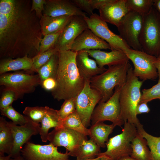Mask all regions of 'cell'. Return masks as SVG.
Returning a JSON list of instances; mask_svg holds the SVG:
<instances>
[{
    "mask_svg": "<svg viewBox=\"0 0 160 160\" xmlns=\"http://www.w3.org/2000/svg\"><path fill=\"white\" fill-rule=\"evenodd\" d=\"M31 1L0 0V56L33 58L42 39L40 20L31 11Z\"/></svg>",
    "mask_w": 160,
    "mask_h": 160,
    "instance_id": "6da1fadb",
    "label": "cell"
},
{
    "mask_svg": "<svg viewBox=\"0 0 160 160\" xmlns=\"http://www.w3.org/2000/svg\"><path fill=\"white\" fill-rule=\"evenodd\" d=\"M76 53L71 50L58 51L57 86L51 92L53 97L58 101L75 97L84 87V79L76 63Z\"/></svg>",
    "mask_w": 160,
    "mask_h": 160,
    "instance_id": "7a4b0ae2",
    "label": "cell"
},
{
    "mask_svg": "<svg viewBox=\"0 0 160 160\" xmlns=\"http://www.w3.org/2000/svg\"><path fill=\"white\" fill-rule=\"evenodd\" d=\"M138 79L134 74L131 66L127 72L126 82L121 88L119 97L121 119L124 123L127 121L136 127L141 124L136 110L140 101V88L144 81Z\"/></svg>",
    "mask_w": 160,
    "mask_h": 160,
    "instance_id": "3957f363",
    "label": "cell"
},
{
    "mask_svg": "<svg viewBox=\"0 0 160 160\" xmlns=\"http://www.w3.org/2000/svg\"><path fill=\"white\" fill-rule=\"evenodd\" d=\"M131 66L128 61L109 66L104 72L90 79L91 87L98 91L101 95L102 98L100 102L107 101L113 95L114 88L124 85Z\"/></svg>",
    "mask_w": 160,
    "mask_h": 160,
    "instance_id": "277c9868",
    "label": "cell"
},
{
    "mask_svg": "<svg viewBox=\"0 0 160 160\" xmlns=\"http://www.w3.org/2000/svg\"><path fill=\"white\" fill-rule=\"evenodd\" d=\"M139 41L143 52L156 57L160 55V15L153 7L143 16Z\"/></svg>",
    "mask_w": 160,
    "mask_h": 160,
    "instance_id": "5b68a950",
    "label": "cell"
},
{
    "mask_svg": "<svg viewBox=\"0 0 160 160\" xmlns=\"http://www.w3.org/2000/svg\"><path fill=\"white\" fill-rule=\"evenodd\" d=\"M137 129L133 124L125 122L122 132L111 138L106 143L107 150L97 156H105L112 160H117L130 156L132 152L131 142L135 137Z\"/></svg>",
    "mask_w": 160,
    "mask_h": 160,
    "instance_id": "8992f818",
    "label": "cell"
},
{
    "mask_svg": "<svg viewBox=\"0 0 160 160\" xmlns=\"http://www.w3.org/2000/svg\"><path fill=\"white\" fill-rule=\"evenodd\" d=\"M84 80L83 88L74 98L76 111L83 124L87 128L90 125L93 111L102 97L98 91L91 87L90 79L84 78Z\"/></svg>",
    "mask_w": 160,
    "mask_h": 160,
    "instance_id": "52a82bcc",
    "label": "cell"
},
{
    "mask_svg": "<svg viewBox=\"0 0 160 160\" xmlns=\"http://www.w3.org/2000/svg\"><path fill=\"white\" fill-rule=\"evenodd\" d=\"M121 87L116 86L113 95L107 101L99 102L91 116V121L92 125L105 121H110L116 126L121 127L124 124V122L120 116L119 101Z\"/></svg>",
    "mask_w": 160,
    "mask_h": 160,
    "instance_id": "ba28073f",
    "label": "cell"
},
{
    "mask_svg": "<svg viewBox=\"0 0 160 160\" xmlns=\"http://www.w3.org/2000/svg\"><path fill=\"white\" fill-rule=\"evenodd\" d=\"M143 16L133 12L129 11L122 19L117 27L121 38L132 49L142 51L139 37Z\"/></svg>",
    "mask_w": 160,
    "mask_h": 160,
    "instance_id": "9c48e42d",
    "label": "cell"
},
{
    "mask_svg": "<svg viewBox=\"0 0 160 160\" xmlns=\"http://www.w3.org/2000/svg\"><path fill=\"white\" fill-rule=\"evenodd\" d=\"M123 52L133 64L134 74L140 80H154L158 77L157 71L154 64L156 57L143 51L131 48Z\"/></svg>",
    "mask_w": 160,
    "mask_h": 160,
    "instance_id": "30bf717a",
    "label": "cell"
},
{
    "mask_svg": "<svg viewBox=\"0 0 160 160\" xmlns=\"http://www.w3.org/2000/svg\"><path fill=\"white\" fill-rule=\"evenodd\" d=\"M87 136L73 129L62 127L54 128L48 134V140L56 147L63 146L69 156L76 157L79 146L87 140Z\"/></svg>",
    "mask_w": 160,
    "mask_h": 160,
    "instance_id": "8fae6325",
    "label": "cell"
},
{
    "mask_svg": "<svg viewBox=\"0 0 160 160\" xmlns=\"http://www.w3.org/2000/svg\"><path fill=\"white\" fill-rule=\"evenodd\" d=\"M88 28L97 36L103 40L110 46L111 50L124 51L131 48L121 38L112 32L109 28L106 22L99 15L95 13L89 17H84Z\"/></svg>",
    "mask_w": 160,
    "mask_h": 160,
    "instance_id": "7c38bea8",
    "label": "cell"
},
{
    "mask_svg": "<svg viewBox=\"0 0 160 160\" xmlns=\"http://www.w3.org/2000/svg\"><path fill=\"white\" fill-rule=\"evenodd\" d=\"M40 84L38 74L30 75L19 72L7 73L0 76V85L14 89L21 98L24 94L34 92L36 87Z\"/></svg>",
    "mask_w": 160,
    "mask_h": 160,
    "instance_id": "4fadbf2b",
    "label": "cell"
},
{
    "mask_svg": "<svg viewBox=\"0 0 160 160\" xmlns=\"http://www.w3.org/2000/svg\"><path fill=\"white\" fill-rule=\"evenodd\" d=\"M21 154L25 160H70L68 152H59L51 143L41 145L30 142L24 145Z\"/></svg>",
    "mask_w": 160,
    "mask_h": 160,
    "instance_id": "5bb4252c",
    "label": "cell"
},
{
    "mask_svg": "<svg viewBox=\"0 0 160 160\" xmlns=\"http://www.w3.org/2000/svg\"><path fill=\"white\" fill-rule=\"evenodd\" d=\"M84 17L73 16L63 29L55 45L59 51L71 50L76 39L86 29L88 25Z\"/></svg>",
    "mask_w": 160,
    "mask_h": 160,
    "instance_id": "9a60e30c",
    "label": "cell"
},
{
    "mask_svg": "<svg viewBox=\"0 0 160 160\" xmlns=\"http://www.w3.org/2000/svg\"><path fill=\"white\" fill-rule=\"evenodd\" d=\"M14 137V144L10 154L12 158L21 155L23 146L30 141L31 137L39 133L40 125L35 123L28 118L24 125L17 126L12 121L8 122Z\"/></svg>",
    "mask_w": 160,
    "mask_h": 160,
    "instance_id": "2e32d148",
    "label": "cell"
},
{
    "mask_svg": "<svg viewBox=\"0 0 160 160\" xmlns=\"http://www.w3.org/2000/svg\"><path fill=\"white\" fill-rule=\"evenodd\" d=\"M43 15L56 17L65 15L79 16L84 17L85 12L77 7L71 0H46Z\"/></svg>",
    "mask_w": 160,
    "mask_h": 160,
    "instance_id": "e0dca14e",
    "label": "cell"
},
{
    "mask_svg": "<svg viewBox=\"0 0 160 160\" xmlns=\"http://www.w3.org/2000/svg\"><path fill=\"white\" fill-rule=\"evenodd\" d=\"M126 0H111L98 10L100 16L106 23L117 27L129 12L126 5Z\"/></svg>",
    "mask_w": 160,
    "mask_h": 160,
    "instance_id": "ac0fdd59",
    "label": "cell"
},
{
    "mask_svg": "<svg viewBox=\"0 0 160 160\" xmlns=\"http://www.w3.org/2000/svg\"><path fill=\"white\" fill-rule=\"evenodd\" d=\"M101 49L111 50V48L108 43L88 28L75 40L71 50L77 52L85 50Z\"/></svg>",
    "mask_w": 160,
    "mask_h": 160,
    "instance_id": "d6986e66",
    "label": "cell"
},
{
    "mask_svg": "<svg viewBox=\"0 0 160 160\" xmlns=\"http://www.w3.org/2000/svg\"><path fill=\"white\" fill-rule=\"evenodd\" d=\"M89 56L95 59L99 66L104 68L119 64L129 61L126 54L122 51L111 50L110 52L100 49L85 50Z\"/></svg>",
    "mask_w": 160,
    "mask_h": 160,
    "instance_id": "ffe728a7",
    "label": "cell"
},
{
    "mask_svg": "<svg viewBox=\"0 0 160 160\" xmlns=\"http://www.w3.org/2000/svg\"><path fill=\"white\" fill-rule=\"evenodd\" d=\"M88 53L84 50L77 52L76 61L78 68L84 78L89 79L100 74L107 68L99 66L95 60L89 57Z\"/></svg>",
    "mask_w": 160,
    "mask_h": 160,
    "instance_id": "44dd1931",
    "label": "cell"
},
{
    "mask_svg": "<svg viewBox=\"0 0 160 160\" xmlns=\"http://www.w3.org/2000/svg\"><path fill=\"white\" fill-rule=\"evenodd\" d=\"M39 134L42 141L47 142L49 129L63 127V121L60 119L58 110L47 106V111L41 121Z\"/></svg>",
    "mask_w": 160,
    "mask_h": 160,
    "instance_id": "7402d4cb",
    "label": "cell"
},
{
    "mask_svg": "<svg viewBox=\"0 0 160 160\" xmlns=\"http://www.w3.org/2000/svg\"><path fill=\"white\" fill-rule=\"evenodd\" d=\"M72 16L65 15L52 17L43 15L40 19L42 35L44 36L63 30Z\"/></svg>",
    "mask_w": 160,
    "mask_h": 160,
    "instance_id": "603a6c76",
    "label": "cell"
},
{
    "mask_svg": "<svg viewBox=\"0 0 160 160\" xmlns=\"http://www.w3.org/2000/svg\"><path fill=\"white\" fill-rule=\"evenodd\" d=\"M33 60L27 56L16 58L2 59L0 62V74L20 70L32 71Z\"/></svg>",
    "mask_w": 160,
    "mask_h": 160,
    "instance_id": "cb8c5ba5",
    "label": "cell"
},
{
    "mask_svg": "<svg viewBox=\"0 0 160 160\" xmlns=\"http://www.w3.org/2000/svg\"><path fill=\"white\" fill-rule=\"evenodd\" d=\"M116 126L113 124L108 125L103 122L92 125L89 129L90 139L100 147L105 148V142L108 141V136Z\"/></svg>",
    "mask_w": 160,
    "mask_h": 160,
    "instance_id": "d4e9b609",
    "label": "cell"
},
{
    "mask_svg": "<svg viewBox=\"0 0 160 160\" xmlns=\"http://www.w3.org/2000/svg\"><path fill=\"white\" fill-rule=\"evenodd\" d=\"M14 137L8 122L0 117V155H10L14 144Z\"/></svg>",
    "mask_w": 160,
    "mask_h": 160,
    "instance_id": "484cf974",
    "label": "cell"
},
{
    "mask_svg": "<svg viewBox=\"0 0 160 160\" xmlns=\"http://www.w3.org/2000/svg\"><path fill=\"white\" fill-rule=\"evenodd\" d=\"M131 157L137 160H153L152 154L147 147L146 140L137 132L131 142Z\"/></svg>",
    "mask_w": 160,
    "mask_h": 160,
    "instance_id": "4316f807",
    "label": "cell"
},
{
    "mask_svg": "<svg viewBox=\"0 0 160 160\" xmlns=\"http://www.w3.org/2000/svg\"><path fill=\"white\" fill-rule=\"evenodd\" d=\"M100 148L90 139L84 140L78 148L76 160L95 158L101 152Z\"/></svg>",
    "mask_w": 160,
    "mask_h": 160,
    "instance_id": "83f0119b",
    "label": "cell"
},
{
    "mask_svg": "<svg viewBox=\"0 0 160 160\" xmlns=\"http://www.w3.org/2000/svg\"><path fill=\"white\" fill-rule=\"evenodd\" d=\"M136 128L137 132L146 140L152 154L153 160H160V137L153 136L148 133L141 124Z\"/></svg>",
    "mask_w": 160,
    "mask_h": 160,
    "instance_id": "f1b7e54d",
    "label": "cell"
},
{
    "mask_svg": "<svg viewBox=\"0 0 160 160\" xmlns=\"http://www.w3.org/2000/svg\"><path fill=\"white\" fill-rule=\"evenodd\" d=\"M58 62V52L53 55L49 61L39 69L37 73L41 84L44 80L48 78L55 79Z\"/></svg>",
    "mask_w": 160,
    "mask_h": 160,
    "instance_id": "f546056e",
    "label": "cell"
},
{
    "mask_svg": "<svg viewBox=\"0 0 160 160\" xmlns=\"http://www.w3.org/2000/svg\"><path fill=\"white\" fill-rule=\"evenodd\" d=\"M63 127L71 129L87 136H89V129L85 127L76 111L63 121Z\"/></svg>",
    "mask_w": 160,
    "mask_h": 160,
    "instance_id": "4dcf8cb0",
    "label": "cell"
},
{
    "mask_svg": "<svg viewBox=\"0 0 160 160\" xmlns=\"http://www.w3.org/2000/svg\"><path fill=\"white\" fill-rule=\"evenodd\" d=\"M153 2V0H126V5L129 11L137 12L144 16L150 11Z\"/></svg>",
    "mask_w": 160,
    "mask_h": 160,
    "instance_id": "1f68e13d",
    "label": "cell"
},
{
    "mask_svg": "<svg viewBox=\"0 0 160 160\" xmlns=\"http://www.w3.org/2000/svg\"><path fill=\"white\" fill-rule=\"evenodd\" d=\"M59 51L55 46L52 48L41 54L37 55L33 59L32 71L37 73L42 66L47 63L51 57Z\"/></svg>",
    "mask_w": 160,
    "mask_h": 160,
    "instance_id": "d6a6232c",
    "label": "cell"
},
{
    "mask_svg": "<svg viewBox=\"0 0 160 160\" xmlns=\"http://www.w3.org/2000/svg\"><path fill=\"white\" fill-rule=\"evenodd\" d=\"M0 112L1 115L7 117L17 125H23L28 121L27 117L23 115L16 111L12 105L5 108L1 109Z\"/></svg>",
    "mask_w": 160,
    "mask_h": 160,
    "instance_id": "836d02e7",
    "label": "cell"
},
{
    "mask_svg": "<svg viewBox=\"0 0 160 160\" xmlns=\"http://www.w3.org/2000/svg\"><path fill=\"white\" fill-rule=\"evenodd\" d=\"M47 106L26 107L23 111V113L34 122L39 124L45 114Z\"/></svg>",
    "mask_w": 160,
    "mask_h": 160,
    "instance_id": "e575fe53",
    "label": "cell"
},
{
    "mask_svg": "<svg viewBox=\"0 0 160 160\" xmlns=\"http://www.w3.org/2000/svg\"><path fill=\"white\" fill-rule=\"evenodd\" d=\"M20 98V96L15 90L10 88L4 87L0 99V109L12 105L14 101Z\"/></svg>",
    "mask_w": 160,
    "mask_h": 160,
    "instance_id": "d590c367",
    "label": "cell"
},
{
    "mask_svg": "<svg viewBox=\"0 0 160 160\" xmlns=\"http://www.w3.org/2000/svg\"><path fill=\"white\" fill-rule=\"evenodd\" d=\"M158 78L157 84L149 88L144 89L142 90L139 103H147L156 99H158L160 101V77Z\"/></svg>",
    "mask_w": 160,
    "mask_h": 160,
    "instance_id": "8d00e7d4",
    "label": "cell"
},
{
    "mask_svg": "<svg viewBox=\"0 0 160 160\" xmlns=\"http://www.w3.org/2000/svg\"><path fill=\"white\" fill-rule=\"evenodd\" d=\"M63 29L56 33L44 36L41 41L39 51L37 55L41 54L54 47Z\"/></svg>",
    "mask_w": 160,
    "mask_h": 160,
    "instance_id": "74e56055",
    "label": "cell"
},
{
    "mask_svg": "<svg viewBox=\"0 0 160 160\" xmlns=\"http://www.w3.org/2000/svg\"><path fill=\"white\" fill-rule=\"evenodd\" d=\"M76 111L75 98L64 100L58 113L60 119L63 120Z\"/></svg>",
    "mask_w": 160,
    "mask_h": 160,
    "instance_id": "f35d334b",
    "label": "cell"
},
{
    "mask_svg": "<svg viewBox=\"0 0 160 160\" xmlns=\"http://www.w3.org/2000/svg\"><path fill=\"white\" fill-rule=\"evenodd\" d=\"M74 4L81 10L84 11L90 16L92 15L94 9L91 6L90 0H72Z\"/></svg>",
    "mask_w": 160,
    "mask_h": 160,
    "instance_id": "ab89813d",
    "label": "cell"
},
{
    "mask_svg": "<svg viewBox=\"0 0 160 160\" xmlns=\"http://www.w3.org/2000/svg\"><path fill=\"white\" fill-rule=\"evenodd\" d=\"M46 0H32L31 11H35L36 16L40 19L43 16L42 11L44 9Z\"/></svg>",
    "mask_w": 160,
    "mask_h": 160,
    "instance_id": "60d3db41",
    "label": "cell"
},
{
    "mask_svg": "<svg viewBox=\"0 0 160 160\" xmlns=\"http://www.w3.org/2000/svg\"><path fill=\"white\" fill-rule=\"evenodd\" d=\"M41 85L45 90L51 92L56 87L57 82L55 79L49 78L44 80L41 83Z\"/></svg>",
    "mask_w": 160,
    "mask_h": 160,
    "instance_id": "b9f144b4",
    "label": "cell"
},
{
    "mask_svg": "<svg viewBox=\"0 0 160 160\" xmlns=\"http://www.w3.org/2000/svg\"><path fill=\"white\" fill-rule=\"evenodd\" d=\"M111 0H90L93 9L99 10L100 8L110 2Z\"/></svg>",
    "mask_w": 160,
    "mask_h": 160,
    "instance_id": "7bdbcfd3",
    "label": "cell"
},
{
    "mask_svg": "<svg viewBox=\"0 0 160 160\" xmlns=\"http://www.w3.org/2000/svg\"><path fill=\"white\" fill-rule=\"evenodd\" d=\"M147 103H142L138 104L136 110V113L137 115L143 113H148L150 112V109Z\"/></svg>",
    "mask_w": 160,
    "mask_h": 160,
    "instance_id": "ee69618b",
    "label": "cell"
},
{
    "mask_svg": "<svg viewBox=\"0 0 160 160\" xmlns=\"http://www.w3.org/2000/svg\"><path fill=\"white\" fill-rule=\"evenodd\" d=\"M154 64L158 72V77H160V55L156 57Z\"/></svg>",
    "mask_w": 160,
    "mask_h": 160,
    "instance_id": "f6af8a7d",
    "label": "cell"
},
{
    "mask_svg": "<svg viewBox=\"0 0 160 160\" xmlns=\"http://www.w3.org/2000/svg\"><path fill=\"white\" fill-rule=\"evenodd\" d=\"M153 7L160 15V0H153Z\"/></svg>",
    "mask_w": 160,
    "mask_h": 160,
    "instance_id": "bcb514c9",
    "label": "cell"
},
{
    "mask_svg": "<svg viewBox=\"0 0 160 160\" xmlns=\"http://www.w3.org/2000/svg\"><path fill=\"white\" fill-rule=\"evenodd\" d=\"M87 160H112L108 157L105 156H97L94 159Z\"/></svg>",
    "mask_w": 160,
    "mask_h": 160,
    "instance_id": "7dc6e473",
    "label": "cell"
},
{
    "mask_svg": "<svg viewBox=\"0 0 160 160\" xmlns=\"http://www.w3.org/2000/svg\"><path fill=\"white\" fill-rule=\"evenodd\" d=\"M11 158V156L10 155H8L6 156L4 155H0V160H10Z\"/></svg>",
    "mask_w": 160,
    "mask_h": 160,
    "instance_id": "c3c4849f",
    "label": "cell"
},
{
    "mask_svg": "<svg viewBox=\"0 0 160 160\" xmlns=\"http://www.w3.org/2000/svg\"><path fill=\"white\" fill-rule=\"evenodd\" d=\"M117 160H137L131 157L130 156H127L123 157Z\"/></svg>",
    "mask_w": 160,
    "mask_h": 160,
    "instance_id": "681fc988",
    "label": "cell"
},
{
    "mask_svg": "<svg viewBox=\"0 0 160 160\" xmlns=\"http://www.w3.org/2000/svg\"><path fill=\"white\" fill-rule=\"evenodd\" d=\"M10 160H25L21 155L14 158H11Z\"/></svg>",
    "mask_w": 160,
    "mask_h": 160,
    "instance_id": "f907efd6",
    "label": "cell"
}]
</instances>
